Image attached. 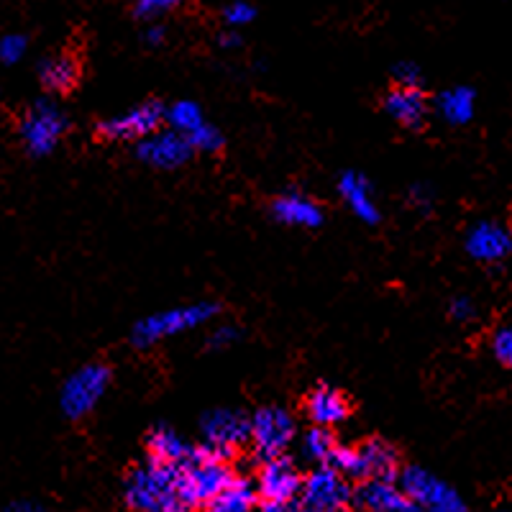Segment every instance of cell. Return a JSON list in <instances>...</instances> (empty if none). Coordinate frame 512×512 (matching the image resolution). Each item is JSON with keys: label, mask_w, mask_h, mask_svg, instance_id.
<instances>
[{"label": "cell", "mask_w": 512, "mask_h": 512, "mask_svg": "<svg viewBox=\"0 0 512 512\" xmlns=\"http://www.w3.org/2000/svg\"><path fill=\"white\" fill-rule=\"evenodd\" d=\"M187 141H190L192 152H205V154L218 152V149L223 146L221 131L213 126H208V123H200L195 131H190V134H187Z\"/></svg>", "instance_id": "27"}, {"label": "cell", "mask_w": 512, "mask_h": 512, "mask_svg": "<svg viewBox=\"0 0 512 512\" xmlns=\"http://www.w3.org/2000/svg\"><path fill=\"white\" fill-rule=\"evenodd\" d=\"M448 315L454 320H461V323H469V320L477 318V305H474L472 297L459 295L451 300V305H448Z\"/></svg>", "instance_id": "31"}, {"label": "cell", "mask_w": 512, "mask_h": 512, "mask_svg": "<svg viewBox=\"0 0 512 512\" xmlns=\"http://www.w3.org/2000/svg\"><path fill=\"white\" fill-rule=\"evenodd\" d=\"M164 121V105L157 100L134 105L131 111L98 123V134L108 141H141L154 134Z\"/></svg>", "instance_id": "9"}, {"label": "cell", "mask_w": 512, "mask_h": 512, "mask_svg": "<svg viewBox=\"0 0 512 512\" xmlns=\"http://www.w3.org/2000/svg\"><path fill=\"white\" fill-rule=\"evenodd\" d=\"M392 75H395V82L402 85V88H420V82H423V72H420V67L415 62L395 64Z\"/></svg>", "instance_id": "30"}, {"label": "cell", "mask_w": 512, "mask_h": 512, "mask_svg": "<svg viewBox=\"0 0 512 512\" xmlns=\"http://www.w3.org/2000/svg\"><path fill=\"white\" fill-rule=\"evenodd\" d=\"M474 105H477V93L472 88H451L438 95L436 108L441 118L451 126H464L474 118Z\"/></svg>", "instance_id": "22"}, {"label": "cell", "mask_w": 512, "mask_h": 512, "mask_svg": "<svg viewBox=\"0 0 512 512\" xmlns=\"http://www.w3.org/2000/svg\"><path fill=\"white\" fill-rule=\"evenodd\" d=\"M111 387V367L108 364H85L67 377L59 395V408L70 420H80L98 408V402Z\"/></svg>", "instance_id": "4"}, {"label": "cell", "mask_w": 512, "mask_h": 512, "mask_svg": "<svg viewBox=\"0 0 512 512\" xmlns=\"http://www.w3.org/2000/svg\"><path fill=\"white\" fill-rule=\"evenodd\" d=\"M466 251L482 264H502L512 251V236L495 221H479L466 233Z\"/></svg>", "instance_id": "14"}, {"label": "cell", "mask_w": 512, "mask_h": 512, "mask_svg": "<svg viewBox=\"0 0 512 512\" xmlns=\"http://www.w3.org/2000/svg\"><path fill=\"white\" fill-rule=\"evenodd\" d=\"M256 507V489L249 479L233 477L218 495L210 497L203 512H251Z\"/></svg>", "instance_id": "21"}, {"label": "cell", "mask_w": 512, "mask_h": 512, "mask_svg": "<svg viewBox=\"0 0 512 512\" xmlns=\"http://www.w3.org/2000/svg\"><path fill=\"white\" fill-rule=\"evenodd\" d=\"M336 446V436L331 433V428H323V425H313L303 438L305 459L315 461V464H326Z\"/></svg>", "instance_id": "24"}, {"label": "cell", "mask_w": 512, "mask_h": 512, "mask_svg": "<svg viewBox=\"0 0 512 512\" xmlns=\"http://www.w3.org/2000/svg\"><path fill=\"white\" fill-rule=\"evenodd\" d=\"M287 512H318V510H313V507L305 505V502H297V505H292V502H290Z\"/></svg>", "instance_id": "40"}, {"label": "cell", "mask_w": 512, "mask_h": 512, "mask_svg": "<svg viewBox=\"0 0 512 512\" xmlns=\"http://www.w3.org/2000/svg\"><path fill=\"white\" fill-rule=\"evenodd\" d=\"M226 24L233 26V29H239V26H246L254 18V8L249 3H233V6L226 8Z\"/></svg>", "instance_id": "32"}, {"label": "cell", "mask_w": 512, "mask_h": 512, "mask_svg": "<svg viewBox=\"0 0 512 512\" xmlns=\"http://www.w3.org/2000/svg\"><path fill=\"white\" fill-rule=\"evenodd\" d=\"M26 47H29L26 36H21V34L3 36V39H0V62L16 64L18 59L26 54Z\"/></svg>", "instance_id": "28"}, {"label": "cell", "mask_w": 512, "mask_h": 512, "mask_svg": "<svg viewBox=\"0 0 512 512\" xmlns=\"http://www.w3.org/2000/svg\"><path fill=\"white\" fill-rule=\"evenodd\" d=\"M272 216L285 226L318 228L323 223V208L303 192H285L272 203Z\"/></svg>", "instance_id": "17"}, {"label": "cell", "mask_w": 512, "mask_h": 512, "mask_svg": "<svg viewBox=\"0 0 512 512\" xmlns=\"http://www.w3.org/2000/svg\"><path fill=\"white\" fill-rule=\"evenodd\" d=\"M218 313H221V305L210 303V300H200V303L180 305V308H169L162 310V313L146 315V318H141L136 323L134 331H131V341L139 349H149V346L162 344L167 338L205 326Z\"/></svg>", "instance_id": "3"}, {"label": "cell", "mask_w": 512, "mask_h": 512, "mask_svg": "<svg viewBox=\"0 0 512 512\" xmlns=\"http://www.w3.org/2000/svg\"><path fill=\"white\" fill-rule=\"evenodd\" d=\"M126 505L136 512H180L177 497V466L149 459L134 469L123 484Z\"/></svg>", "instance_id": "2"}, {"label": "cell", "mask_w": 512, "mask_h": 512, "mask_svg": "<svg viewBox=\"0 0 512 512\" xmlns=\"http://www.w3.org/2000/svg\"><path fill=\"white\" fill-rule=\"evenodd\" d=\"M192 157V146L185 134L169 128V131H154L139 141V159L149 167L177 169Z\"/></svg>", "instance_id": "11"}, {"label": "cell", "mask_w": 512, "mask_h": 512, "mask_svg": "<svg viewBox=\"0 0 512 512\" xmlns=\"http://www.w3.org/2000/svg\"><path fill=\"white\" fill-rule=\"evenodd\" d=\"M162 39H164V29H159V26L146 31V41H149V44H162Z\"/></svg>", "instance_id": "39"}, {"label": "cell", "mask_w": 512, "mask_h": 512, "mask_svg": "<svg viewBox=\"0 0 512 512\" xmlns=\"http://www.w3.org/2000/svg\"><path fill=\"white\" fill-rule=\"evenodd\" d=\"M239 44H241V39H239V34H236V31L221 36V47L223 49H233V47H239Z\"/></svg>", "instance_id": "38"}, {"label": "cell", "mask_w": 512, "mask_h": 512, "mask_svg": "<svg viewBox=\"0 0 512 512\" xmlns=\"http://www.w3.org/2000/svg\"><path fill=\"white\" fill-rule=\"evenodd\" d=\"M39 80L49 93H70L80 80V62L70 52L47 57L39 64Z\"/></svg>", "instance_id": "19"}, {"label": "cell", "mask_w": 512, "mask_h": 512, "mask_svg": "<svg viewBox=\"0 0 512 512\" xmlns=\"http://www.w3.org/2000/svg\"><path fill=\"white\" fill-rule=\"evenodd\" d=\"M21 139L31 157H47L67 131V118L52 100H36L21 118Z\"/></svg>", "instance_id": "6"}, {"label": "cell", "mask_w": 512, "mask_h": 512, "mask_svg": "<svg viewBox=\"0 0 512 512\" xmlns=\"http://www.w3.org/2000/svg\"><path fill=\"white\" fill-rule=\"evenodd\" d=\"M305 413L313 420V425H323V428H333L341 425L351 415V402L336 387H315L305 400Z\"/></svg>", "instance_id": "15"}, {"label": "cell", "mask_w": 512, "mask_h": 512, "mask_svg": "<svg viewBox=\"0 0 512 512\" xmlns=\"http://www.w3.org/2000/svg\"><path fill=\"white\" fill-rule=\"evenodd\" d=\"M256 482H259V495H262V500L287 502V505L300 495V487H303V477L297 472L295 461L287 459L285 454L264 459Z\"/></svg>", "instance_id": "12"}, {"label": "cell", "mask_w": 512, "mask_h": 512, "mask_svg": "<svg viewBox=\"0 0 512 512\" xmlns=\"http://www.w3.org/2000/svg\"><path fill=\"white\" fill-rule=\"evenodd\" d=\"M251 415L233 408H218L203 415L205 443L218 448L226 459H231L244 443H249Z\"/></svg>", "instance_id": "8"}, {"label": "cell", "mask_w": 512, "mask_h": 512, "mask_svg": "<svg viewBox=\"0 0 512 512\" xmlns=\"http://www.w3.org/2000/svg\"><path fill=\"white\" fill-rule=\"evenodd\" d=\"M397 477H400V489L415 502L420 512H469L459 492L428 469L408 466Z\"/></svg>", "instance_id": "5"}, {"label": "cell", "mask_w": 512, "mask_h": 512, "mask_svg": "<svg viewBox=\"0 0 512 512\" xmlns=\"http://www.w3.org/2000/svg\"><path fill=\"white\" fill-rule=\"evenodd\" d=\"M218 448L200 443L190 448L182 464H177V497L185 507H203L213 495L233 479L231 466Z\"/></svg>", "instance_id": "1"}, {"label": "cell", "mask_w": 512, "mask_h": 512, "mask_svg": "<svg viewBox=\"0 0 512 512\" xmlns=\"http://www.w3.org/2000/svg\"><path fill=\"white\" fill-rule=\"evenodd\" d=\"M236 341H239V331H236L233 326H221V328H216V331L210 333L208 346H210V349H226V346L236 344Z\"/></svg>", "instance_id": "33"}, {"label": "cell", "mask_w": 512, "mask_h": 512, "mask_svg": "<svg viewBox=\"0 0 512 512\" xmlns=\"http://www.w3.org/2000/svg\"><path fill=\"white\" fill-rule=\"evenodd\" d=\"M336 512H346V510H336Z\"/></svg>", "instance_id": "41"}, {"label": "cell", "mask_w": 512, "mask_h": 512, "mask_svg": "<svg viewBox=\"0 0 512 512\" xmlns=\"http://www.w3.org/2000/svg\"><path fill=\"white\" fill-rule=\"evenodd\" d=\"M351 500L364 512H420L400 484L387 479H361L359 487L351 489Z\"/></svg>", "instance_id": "13"}, {"label": "cell", "mask_w": 512, "mask_h": 512, "mask_svg": "<svg viewBox=\"0 0 512 512\" xmlns=\"http://www.w3.org/2000/svg\"><path fill=\"white\" fill-rule=\"evenodd\" d=\"M492 354L500 364L510 367L512 364V331L510 326H500L492 333Z\"/></svg>", "instance_id": "29"}, {"label": "cell", "mask_w": 512, "mask_h": 512, "mask_svg": "<svg viewBox=\"0 0 512 512\" xmlns=\"http://www.w3.org/2000/svg\"><path fill=\"white\" fill-rule=\"evenodd\" d=\"M300 495H303L305 505H310L313 510L336 512L344 510L351 502V484L336 469L320 464L315 472L308 474V479H303Z\"/></svg>", "instance_id": "10"}, {"label": "cell", "mask_w": 512, "mask_h": 512, "mask_svg": "<svg viewBox=\"0 0 512 512\" xmlns=\"http://www.w3.org/2000/svg\"><path fill=\"white\" fill-rule=\"evenodd\" d=\"M361 461H364V479H387L395 482L400 474V456L395 448L382 438H372L359 448Z\"/></svg>", "instance_id": "20"}, {"label": "cell", "mask_w": 512, "mask_h": 512, "mask_svg": "<svg viewBox=\"0 0 512 512\" xmlns=\"http://www.w3.org/2000/svg\"><path fill=\"white\" fill-rule=\"evenodd\" d=\"M164 118L172 123V128H175V131H180V134H185V136L190 134V131H195L200 123H205L200 105L192 103V100H177L172 108H167V111H164Z\"/></svg>", "instance_id": "25"}, {"label": "cell", "mask_w": 512, "mask_h": 512, "mask_svg": "<svg viewBox=\"0 0 512 512\" xmlns=\"http://www.w3.org/2000/svg\"><path fill=\"white\" fill-rule=\"evenodd\" d=\"M410 203H413L415 208H420V210H431L433 192L428 190L425 185H415L413 190H410Z\"/></svg>", "instance_id": "35"}, {"label": "cell", "mask_w": 512, "mask_h": 512, "mask_svg": "<svg viewBox=\"0 0 512 512\" xmlns=\"http://www.w3.org/2000/svg\"><path fill=\"white\" fill-rule=\"evenodd\" d=\"M326 464L346 479H364V461H361L359 448L336 446L331 451V456H328Z\"/></svg>", "instance_id": "26"}, {"label": "cell", "mask_w": 512, "mask_h": 512, "mask_svg": "<svg viewBox=\"0 0 512 512\" xmlns=\"http://www.w3.org/2000/svg\"><path fill=\"white\" fill-rule=\"evenodd\" d=\"M384 111L390 113V118H395L400 126L420 128L428 118V98L420 88L395 85L384 98Z\"/></svg>", "instance_id": "16"}, {"label": "cell", "mask_w": 512, "mask_h": 512, "mask_svg": "<svg viewBox=\"0 0 512 512\" xmlns=\"http://www.w3.org/2000/svg\"><path fill=\"white\" fill-rule=\"evenodd\" d=\"M297 433L295 418L287 413L285 408H269L256 410L251 415V431H249V441L254 443V451L262 459H272V456L285 454L287 446L292 443Z\"/></svg>", "instance_id": "7"}, {"label": "cell", "mask_w": 512, "mask_h": 512, "mask_svg": "<svg viewBox=\"0 0 512 512\" xmlns=\"http://www.w3.org/2000/svg\"><path fill=\"white\" fill-rule=\"evenodd\" d=\"M146 448H149V459H157V461H164V464L177 466L187 459L192 446H187V443L182 441L172 428L159 425V428H154V431L149 433V438H146Z\"/></svg>", "instance_id": "23"}, {"label": "cell", "mask_w": 512, "mask_h": 512, "mask_svg": "<svg viewBox=\"0 0 512 512\" xmlns=\"http://www.w3.org/2000/svg\"><path fill=\"white\" fill-rule=\"evenodd\" d=\"M287 502H274V500H262L259 502V512H287Z\"/></svg>", "instance_id": "37"}, {"label": "cell", "mask_w": 512, "mask_h": 512, "mask_svg": "<svg viewBox=\"0 0 512 512\" xmlns=\"http://www.w3.org/2000/svg\"><path fill=\"white\" fill-rule=\"evenodd\" d=\"M182 0H139V16H157V13L177 8Z\"/></svg>", "instance_id": "34"}, {"label": "cell", "mask_w": 512, "mask_h": 512, "mask_svg": "<svg viewBox=\"0 0 512 512\" xmlns=\"http://www.w3.org/2000/svg\"><path fill=\"white\" fill-rule=\"evenodd\" d=\"M338 192H341V198L344 203L349 205L351 213H354L359 221L364 223H379V208H377V200H374V192L372 185L364 175L359 172H346L341 175L338 180Z\"/></svg>", "instance_id": "18"}, {"label": "cell", "mask_w": 512, "mask_h": 512, "mask_svg": "<svg viewBox=\"0 0 512 512\" xmlns=\"http://www.w3.org/2000/svg\"><path fill=\"white\" fill-rule=\"evenodd\" d=\"M0 512H47V507H41L39 502H31V500H18L6 507H0Z\"/></svg>", "instance_id": "36"}]
</instances>
